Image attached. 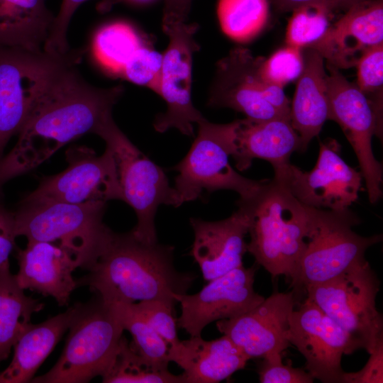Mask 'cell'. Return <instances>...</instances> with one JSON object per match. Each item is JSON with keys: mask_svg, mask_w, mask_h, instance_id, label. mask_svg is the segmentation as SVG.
<instances>
[{"mask_svg": "<svg viewBox=\"0 0 383 383\" xmlns=\"http://www.w3.org/2000/svg\"><path fill=\"white\" fill-rule=\"evenodd\" d=\"M113 154L116 161L123 201L131 206L137 216L132 230L140 240L156 243L155 216L162 205H182L175 189L170 185L162 169L134 145L118 127L112 113L96 129Z\"/></svg>", "mask_w": 383, "mask_h": 383, "instance_id": "8", "label": "cell"}, {"mask_svg": "<svg viewBox=\"0 0 383 383\" xmlns=\"http://www.w3.org/2000/svg\"><path fill=\"white\" fill-rule=\"evenodd\" d=\"M65 156V170L42 178L38 187L23 200L70 204L123 201L116 161L109 147L97 155L90 148L72 145Z\"/></svg>", "mask_w": 383, "mask_h": 383, "instance_id": "12", "label": "cell"}, {"mask_svg": "<svg viewBox=\"0 0 383 383\" xmlns=\"http://www.w3.org/2000/svg\"><path fill=\"white\" fill-rule=\"evenodd\" d=\"M380 282L366 260L337 277L305 289L316 304L370 354L383 343V318L376 306Z\"/></svg>", "mask_w": 383, "mask_h": 383, "instance_id": "9", "label": "cell"}, {"mask_svg": "<svg viewBox=\"0 0 383 383\" xmlns=\"http://www.w3.org/2000/svg\"><path fill=\"white\" fill-rule=\"evenodd\" d=\"M77 55L63 56L35 97L11 151L0 160V192L5 183L33 170L57 150L94 133L121 96V85L99 88L74 67Z\"/></svg>", "mask_w": 383, "mask_h": 383, "instance_id": "1", "label": "cell"}, {"mask_svg": "<svg viewBox=\"0 0 383 383\" xmlns=\"http://www.w3.org/2000/svg\"><path fill=\"white\" fill-rule=\"evenodd\" d=\"M258 374L262 383H312L314 380L307 371L282 363V357L263 358Z\"/></svg>", "mask_w": 383, "mask_h": 383, "instance_id": "38", "label": "cell"}, {"mask_svg": "<svg viewBox=\"0 0 383 383\" xmlns=\"http://www.w3.org/2000/svg\"><path fill=\"white\" fill-rule=\"evenodd\" d=\"M329 120L338 123L358 160L368 199L377 203L382 196V165L372 148L374 135L380 134L382 117L356 84L348 81L337 67L326 64Z\"/></svg>", "mask_w": 383, "mask_h": 383, "instance_id": "11", "label": "cell"}, {"mask_svg": "<svg viewBox=\"0 0 383 383\" xmlns=\"http://www.w3.org/2000/svg\"><path fill=\"white\" fill-rule=\"evenodd\" d=\"M303 67L302 48L287 45L277 50L267 59L262 58L260 72L267 82L283 88L299 78Z\"/></svg>", "mask_w": 383, "mask_h": 383, "instance_id": "34", "label": "cell"}, {"mask_svg": "<svg viewBox=\"0 0 383 383\" xmlns=\"http://www.w3.org/2000/svg\"><path fill=\"white\" fill-rule=\"evenodd\" d=\"M274 8L282 12L292 11L294 9L309 4L324 5L331 10L335 9L331 0H268Z\"/></svg>", "mask_w": 383, "mask_h": 383, "instance_id": "42", "label": "cell"}, {"mask_svg": "<svg viewBox=\"0 0 383 383\" xmlns=\"http://www.w3.org/2000/svg\"><path fill=\"white\" fill-rule=\"evenodd\" d=\"M357 67V82L360 90L373 104L377 112L382 113L383 43L367 49L360 57Z\"/></svg>", "mask_w": 383, "mask_h": 383, "instance_id": "33", "label": "cell"}, {"mask_svg": "<svg viewBox=\"0 0 383 383\" xmlns=\"http://www.w3.org/2000/svg\"><path fill=\"white\" fill-rule=\"evenodd\" d=\"M198 134L188 153L175 167V189L182 204L203 200L211 193L227 189L240 199L254 196L265 181L246 178L231 165L238 120L213 123L205 118L198 123Z\"/></svg>", "mask_w": 383, "mask_h": 383, "instance_id": "6", "label": "cell"}, {"mask_svg": "<svg viewBox=\"0 0 383 383\" xmlns=\"http://www.w3.org/2000/svg\"><path fill=\"white\" fill-rule=\"evenodd\" d=\"M89 0H62L60 11L55 16L43 51L53 55H64L69 52L67 33L70 22L79 6ZM113 0H102L104 7Z\"/></svg>", "mask_w": 383, "mask_h": 383, "instance_id": "37", "label": "cell"}, {"mask_svg": "<svg viewBox=\"0 0 383 383\" xmlns=\"http://www.w3.org/2000/svg\"><path fill=\"white\" fill-rule=\"evenodd\" d=\"M335 139L320 142L313 168L307 172L289 162L274 170L281 181L303 204L321 209L340 211L357 201L362 187L360 171L348 165Z\"/></svg>", "mask_w": 383, "mask_h": 383, "instance_id": "13", "label": "cell"}, {"mask_svg": "<svg viewBox=\"0 0 383 383\" xmlns=\"http://www.w3.org/2000/svg\"><path fill=\"white\" fill-rule=\"evenodd\" d=\"M43 306L38 299L25 294L9 267L0 270V363L9 357L33 313Z\"/></svg>", "mask_w": 383, "mask_h": 383, "instance_id": "27", "label": "cell"}, {"mask_svg": "<svg viewBox=\"0 0 383 383\" xmlns=\"http://www.w3.org/2000/svg\"><path fill=\"white\" fill-rule=\"evenodd\" d=\"M63 351L45 374L34 383H85L102 377L117 351L124 331L109 306L99 297L79 304L69 328Z\"/></svg>", "mask_w": 383, "mask_h": 383, "instance_id": "7", "label": "cell"}, {"mask_svg": "<svg viewBox=\"0 0 383 383\" xmlns=\"http://www.w3.org/2000/svg\"><path fill=\"white\" fill-rule=\"evenodd\" d=\"M294 152H301V140L290 118L238 120L231 157L239 171L248 169L254 159L267 160L277 169L290 162Z\"/></svg>", "mask_w": 383, "mask_h": 383, "instance_id": "22", "label": "cell"}, {"mask_svg": "<svg viewBox=\"0 0 383 383\" xmlns=\"http://www.w3.org/2000/svg\"><path fill=\"white\" fill-rule=\"evenodd\" d=\"M238 204L247 209L250 219L247 252L272 278L283 275L290 282L306 245L309 206L275 177Z\"/></svg>", "mask_w": 383, "mask_h": 383, "instance_id": "3", "label": "cell"}, {"mask_svg": "<svg viewBox=\"0 0 383 383\" xmlns=\"http://www.w3.org/2000/svg\"><path fill=\"white\" fill-rule=\"evenodd\" d=\"M132 1L144 2V1H149V0H132Z\"/></svg>", "mask_w": 383, "mask_h": 383, "instance_id": "44", "label": "cell"}, {"mask_svg": "<svg viewBox=\"0 0 383 383\" xmlns=\"http://www.w3.org/2000/svg\"><path fill=\"white\" fill-rule=\"evenodd\" d=\"M142 40L129 23L116 21L100 28L92 42V52L97 63L108 72L121 76Z\"/></svg>", "mask_w": 383, "mask_h": 383, "instance_id": "29", "label": "cell"}, {"mask_svg": "<svg viewBox=\"0 0 383 383\" xmlns=\"http://www.w3.org/2000/svg\"><path fill=\"white\" fill-rule=\"evenodd\" d=\"M262 58L242 47L232 49L216 64L207 105L232 109L256 121L290 118L291 102L283 88L261 75Z\"/></svg>", "mask_w": 383, "mask_h": 383, "instance_id": "10", "label": "cell"}, {"mask_svg": "<svg viewBox=\"0 0 383 383\" xmlns=\"http://www.w3.org/2000/svg\"><path fill=\"white\" fill-rule=\"evenodd\" d=\"M54 18L44 0H0V47L43 51Z\"/></svg>", "mask_w": 383, "mask_h": 383, "instance_id": "26", "label": "cell"}, {"mask_svg": "<svg viewBox=\"0 0 383 383\" xmlns=\"http://www.w3.org/2000/svg\"><path fill=\"white\" fill-rule=\"evenodd\" d=\"M370 0H331L335 9H349L354 5L367 1Z\"/></svg>", "mask_w": 383, "mask_h": 383, "instance_id": "43", "label": "cell"}, {"mask_svg": "<svg viewBox=\"0 0 383 383\" xmlns=\"http://www.w3.org/2000/svg\"><path fill=\"white\" fill-rule=\"evenodd\" d=\"M295 297L294 290L274 292L240 316L217 321L216 327L250 359L280 357L289 345L285 333Z\"/></svg>", "mask_w": 383, "mask_h": 383, "instance_id": "18", "label": "cell"}, {"mask_svg": "<svg viewBox=\"0 0 383 383\" xmlns=\"http://www.w3.org/2000/svg\"><path fill=\"white\" fill-rule=\"evenodd\" d=\"M18 272L16 275L23 289L52 296L60 306H67L77 287L72 272L79 265L67 250L52 243L28 241L16 249Z\"/></svg>", "mask_w": 383, "mask_h": 383, "instance_id": "21", "label": "cell"}, {"mask_svg": "<svg viewBox=\"0 0 383 383\" xmlns=\"http://www.w3.org/2000/svg\"><path fill=\"white\" fill-rule=\"evenodd\" d=\"M107 304L123 329L131 333L133 338L131 344L134 350L148 361L168 367V345L134 309L132 303Z\"/></svg>", "mask_w": 383, "mask_h": 383, "instance_id": "31", "label": "cell"}, {"mask_svg": "<svg viewBox=\"0 0 383 383\" xmlns=\"http://www.w3.org/2000/svg\"><path fill=\"white\" fill-rule=\"evenodd\" d=\"M309 214L306 245L290 282L294 292L326 282L364 262L367 250L382 240V234L355 233L353 228L361 221L350 209L309 206Z\"/></svg>", "mask_w": 383, "mask_h": 383, "instance_id": "5", "label": "cell"}, {"mask_svg": "<svg viewBox=\"0 0 383 383\" xmlns=\"http://www.w3.org/2000/svg\"><path fill=\"white\" fill-rule=\"evenodd\" d=\"M197 28V24L187 22L162 23L169 44L163 54L158 95L165 101L167 110L154 121V128L159 133L176 128L193 136L194 123L204 118L192 100V57L199 49L194 39Z\"/></svg>", "mask_w": 383, "mask_h": 383, "instance_id": "14", "label": "cell"}, {"mask_svg": "<svg viewBox=\"0 0 383 383\" xmlns=\"http://www.w3.org/2000/svg\"><path fill=\"white\" fill-rule=\"evenodd\" d=\"M256 267L243 265L218 277L194 294L177 297L181 315L177 320L179 328L191 337L201 336L209 323L243 314L265 299L254 289Z\"/></svg>", "mask_w": 383, "mask_h": 383, "instance_id": "17", "label": "cell"}, {"mask_svg": "<svg viewBox=\"0 0 383 383\" xmlns=\"http://www.w3.org/2000/svg\"><path fill=\"white\" fill-rule=\"evenodd\" d=\"M217 16L223 33L238 43H247L265 28L268 0H218Z\"/></svg>", "mask_w": 383, "mask_h": 383, "instance_id": "30", "label": "cell"}, {"mask_svg": "<svg viewBox=\"0 0 383 383\" xmlns=\"http://www.w3.org/2000/svg\"><path fill=\"white\" fill-rule=\"evenodd\" d=\"M163 55L145 46L139 48L126 64L121 77L159 94Z\"/></svg>", "mask_w": 383, "mask_h": 383, "instance_id": "35", "label": "cell"}, {"mask_svg": "<svg viewBox=\"0 0 383 383\" xmlns=\"http://www.w3.org/2000/svg\"><path fill=\"white\" fill-rule=\"evenodd\" d=\"M63 56L0 47V160L9 140L23 126L37 94Z\"/></svg>", "mask_w": 383, "mask_h": 383, "instance_id": "16", "label": "cell"}, {"mask_svg": "<svg viewBox=\"0 0 383 383\" xmlns=\"http://www.w3.org/2000/svg\"><path fill=\"white\" fill-rule=\"evenodd\" d=\"M192 0H165L162 23L187 22Z\"/></svg>", "mask_w": 383, "mask_h": 383, "instance_id": "41", "label": "cell"}, {"mask_svg": "<svg viewBox=\"0 0 383 383\" xmlns=\"http://www.w3.org/2000/svg\"><path fill=\"white\" fill-rule=\"evenodd\" d=\"M332 10L321 4H309L294 11L286 32L287 45L304 48L319 40L331 26Z\"/></svg>", "mask_w": 383, "mask_h": 383, "instance_id": "32", "label": "cell"}, {"mask_svg": "<svg viewBox=\"0 0 383 383\" xmlns=\"http://www.w3.org/2000/svg\"><path fill=\"white\" fill-rule=\"evenodd\" d=\"M79 303L38 323H30L14 345L9 366L0 372V383L31 382L39 367L69 329Z\"/></svg>", "mask_w": 383, "mask_h": 383, "instance_id": "25", "label": "cell"}, {"mask_svg": "<svg viewBox=\"0 0 383 383\" xmlns=\"http://www.w3.org/2000/svg\"><path fill=\"white\" fill-rule=\"evenodd\" d=\"M383 382V343L370 353L365 366L357 372H345L343 383H382Z\"/></svg>", "mask_w": 383, "mask_h": 383, "instance_id": "40", "label": "cell"}, {"mask_svg": "<svg viewBox=\"0 0 383 383\" xmlns=\"http://www.w3.org/2000/svg\"><path fill=\"white\" fill-rule=\"evenodd\" d=\"M285 338L305 358L306 371L323 383H343L342 357L358 350L348 334L307 298L292 311Z\"/></svg>", "mask_w": 383, "mask_h": 383, "instance_id": "15", "label": "cell"}, {"mask_svg": "<svg viewBox=\"0 0 383 383\" xmlns=\"http://www.w3.org/2000/svg\"><path fill=\"white\" fill-rule=\"evenodd\" d=\"M106 205L22 199L14 211L16 233L28 241L58 242L89 270L112 231L103 222Z\"/></svg>", "mask_w": 383, "mask_h": 383, "instance_id": "4", "label": "cell"}, {"mask_svg": "<svg viewBox=\"0 0 383 383\" xmlns=\"http://www.w3.org/2000/svg\"><path fill=\"white\" fill-rule=\"evenodd\" d=\"M304 67L290 106V121L301 140V152L329 120L327 72L323 57L310 47L302 48Z\"/></svg>", "mask_w": 383, "mask_h": 383, "instance_id": "24", "label": "cell"}, {"mask_svg": "<svg viewBox=\"0 0 383 383\" xmlns=\"http://www.w3.org/2000/svg\"><path fill=\"white\" fill-rule=\"evenodd\" d=\"M132 305L163 338L169 348L179 342L177 321L173 316L174 305L158 299L141 301L132 303Z\"/></svg>", "mask_w": 383, "mask_h": 383, "instance_id": "36", "label": "cell"}, {"mask_svg": "<svg viewBox=\"0 0 383 383\" xmlns=\"http://www.w3.org/2000/svg\"><path fill=\"white\" fill-rule=\"evenodd\" d=\"M170 362L182 370L185 383H216L245 367L250 357L228 336H193L169 348Z\"/></svg>", "mask_w": 383, "mask_h": 383, "instance_id": "23", "label": "cell"}, {"mask_svg": "<svg viewBox=\"0 0 383 383\" xmlns=\"http://www.w3.org/2000/svg\"><path fill=\"white\" fill-rule=\"evenodd\" d=\"M89 273L77 286H88L105 303L158 299L172 305L196 278L174 265V248L138 238L132 231H111Z\"/></svg>", "mask_w": 383, "mask_h": 383, "instance_id": "2", "label": "cell"}, {"mask_svg": "<svg viewBox=\"0 0 383 383\" xmlns=\"http://www.w3.org/2000/svg\"><path fill=\"white\" fill-rule=\"evenodd\" d=\"M383 43V2L370 0L350 7L324 35L307 46L338 69L355 67L370 48ZM306 48V47H305Z\"/></svg>", "mask_w": 383, "mask_h": 383, "instance_id": "20", "label": "cell"}, {"mask_svg": "<svg viewBox=\"0 0 383 383\" xmlns=\"http://www.w3.org/2000/svg\"><path fill=\"white\" fill-rule=\"evenodd\" d=\"M16 219L14 212L9 210L0 192V270L9 267V255L16 248Z\"/></svg>", "mask_w": 383, "mask_h": 383, "instance_id": "39", "label": "cell"}, {"mask_svg": "<svg viewBox=\"0 0 383 383\" xmlns=\"http://www.w3.org/2000/svg\"><path fill=\"white\" fill-rule=\"evenodd\" d=\"M104 383H185L182 374H174L168 367L151 362L138 354L123 335Z\"/></svg>", "mask_w": 383, "mask_h": 383, "instance_id": "28", "label": "cell"}, {"mask_svg": "<svg viewBox=\"0 0 383 383\" xmlns=\"http://www.w3.org/2000/svg\"><path fill=\"white\" fill-rule=\"evenodd\" d=\"M237 205L238 209L223 220L190 219L194 233L191 255L207 282L243 265L250 219L247 209Z\"/></svg>", "mask_w": 383, "mask_h": 383, "instance_id": "19", "label": "cell"}]
</instances>
